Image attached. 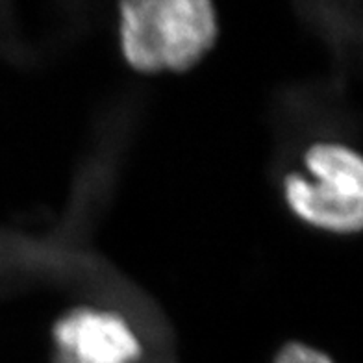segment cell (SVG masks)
Listing matches in <instances>:
<instances>
[{"instance_id":"obj_4","label":"cell","mask_w":363,"mask_h":363,"mask_svg":"<svg viewBox=\"0 0 363 363\" xmlns=\"http://www.w3.org/2000/svg\"><path fill=\"white\" fill-rule=\"evenodd\" d=\"M274 363H334V359L315 347L293 341L278 350Z\"/></svg>"},{"instance_id":"obj_3","label":"cell","mask_w":363,"mask_h":363,"mask_svg":"<svg viewBox=\"0 0 363 363\" xmlns=\"http://www.w3.org/2000/svg\"><path fill=\"white\" fill-rule=\"evenodd\" d=\"M143 343L123 313L78 306L52 328V363H141Z\"/></svg>"},{"instance_id":"obj_2","label":"cell","mask_w":363,"mask_h":363,"mask_svg":"<svg viewBox=\"0 0 363 363\" xmlns=\"http://www.w3.org/2000/svg\"><path fill=\"white\" fill-rule=\"evenodd\" d=\"M282 193L289 210L315 228L352 234L362 226L363 163L354 148L335 141L313 143L302 169L287 172Z\"/></svg>"},{"instance_id":"obj_1","label":"cell","mask_w":363,"mask_h":363,"mask_svg":"<svg viewBox=\"0 0 363 363\" xmlns=\"http://www.w3.org/2000/svg\"><path fill=\"white\" fill-rule=\"evenodd\" d=\"M219 24L208 0H135L119 11L121 50L141 72L193 67L216 43Z\"/></svg>"}]
</instances>
